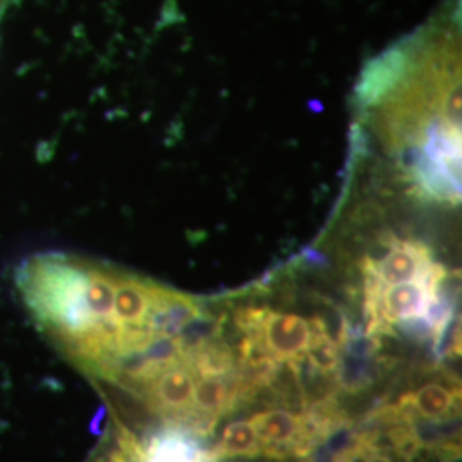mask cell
Listing matches in <instances>:
<instances>
[{"instance_id": "cell-7", "label": "cell", "mask_w": 462, "mask_h": 462, "mask_svg": "<svg viewBox=\"0 0 462 462\" xmlns=\"http://www.w3.org/2000/svg\"><path fill=\"white\" fill-rule=\"evenodd\" d=\"M17 4V0H0V21L7 14V11Z\"/></svg>"}, {"instance_id": "cell-6", "label": "cell", "mask_w": 462, "mask_h": 462, "mask_svg": "<svg viewBox=\"0 0 462 462\" xmlns=\"http://www.w3.org/2000/svg\"><path fill=\"white\" fill-rule=\"evenodd\" d=\"M209 452L217 461L261 456L259 439L250 420H238L228 423L223 429L219 442Z\"/></svg>"}, {"instance_id": "cell-1", "label": "cell", "mask_w": 462, "mask_h": 462, "mask_svg": "<svg viewBox=\"0 0 462 462\" xmlns=\"http://www.w3.org/2000/svg\"><path fill=\"white\" fill-rule=\"evenodd\" d=\"M14 282L43 339L97 385L110 410L141 411L168 370H194L215 328V310L200 298L69 252L26 257Z\"/></svg>"}, {"instance_id": "cell-3", "label": "cell", "mask_w": 462, "mask_h": 462, "mask_svg": "<svg viewBox=\"0 0 462 462\" xmlns=\"http://www.w3.org/2000/svg\"><path fill=\"white\" fill-rule=\"evenodd\" d=\"M356 293L364 337L429 346L442 360L456 347V273L427 240L410 233H382L356 263Z\"/></svg>"}, {"instance_id": "cell-4", "label": "cell", "mask_w": 462, "mask_h": 462, "mask_svg": "<svg viewBox=\"0 0 462 462\" xmlns=\"http://www.w3.org/2000/svg\"><path fill=\"white\" fill-rule=\"evenodd\" d=\"M86 462H219L196 435L154 420L124 421L110 416Z\"/></svg>"}, {"instance_id": "cell-5", "label": "cell", "mask_w": 462, "mask_h": 462, "mask_svg": "<svg viewBox=\"0 0 462 462\" xmlns=\"http://www.w3.org/2000/svg\"><path fill=\"white\" fill-rule=\"evenodd\" d=\"M461 389H456V380L431 379L416 389L402 393L396 406L414 427H439L442 423H456L459 418Z\"/></svg>"}, {"instance_id": "cell-2", "label": "cell", "mask_w": 462, "mask_h": 462, "mask_svg": "<svg viewBox=\"0 0 462 462\" xmlns=\"http://www.w3.org/2000/svg\"><path fill=\"white\" fill-rule=\"evenodd\" d=\"M461 83L459 38L439 32L414 34L362 72V124L394 182L418 202H461Z\"/></svg>"}]
</instances>
